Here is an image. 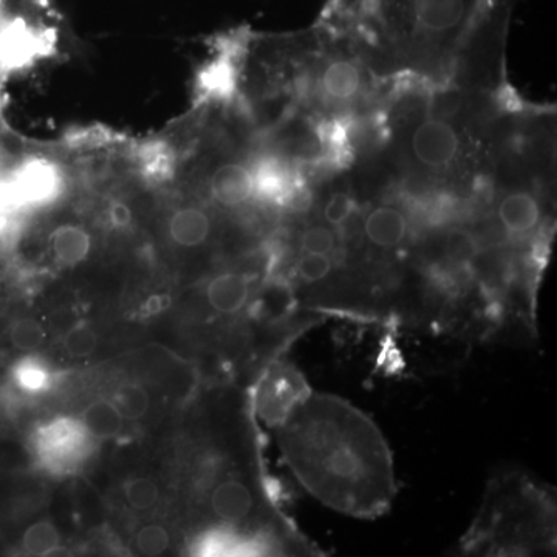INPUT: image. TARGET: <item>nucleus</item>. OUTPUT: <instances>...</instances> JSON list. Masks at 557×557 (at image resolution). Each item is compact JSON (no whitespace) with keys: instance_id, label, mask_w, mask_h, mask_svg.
<instances>
[{"instance_id":"20e7f679","label":"nucleus","mask_w":557,"mask_h":557,"mask_svg":"<svg viewBox=\"0 0 557 557\" xmlns=\"http://www.w3.org/2000/svg\"><path fill=\"white\" fill-rule=\"evenodd\" d=\"M311 394L306 380L292 368L271 370L259 387L258 409L270 426H281L293 409Z\"/></svg>"},{"instance_id":"412c9836","label":"nucleus","mask_w":557,"mask_h":557,"mask_svg":"<svg viewBox=\"0 0 557 557\" xmlns=\"http://www.w3.org/2000/svg\"><path fill=\"white\" fill-rule=\"evenodd\" d=\"M124 497L131 508L146 511L159 502L160 491L156 482L146 478L132 479L124 485Z\"/></svg>"},{"instance_id":"ddd939ff","label":"nucleus","mask_w":557,"mask_h":557,"mask_svg":"<svg viewBox=\"0 0 557 557\" xmlns=\"http://www.w3.org/2000/svg\"><path fill=\"white\" fill-rule=\"evenodd\" d=\"M362 86L361 70L348 60L330 61L322 70L321 89L329 100L346 102L354 100Z\"/></svg>"},{"instance_id":"9b49d317","label":"nucleus","mask_w":557,"mask_h":557,"mask_svg":"<svg viewBox=\"0 0 557 557\" xmlns=\"http://www.w3.org/2000/svg\"><path fill=\"white\" fill-rule=\"evenodd\" d=\"M211 193L223 207H240L255 196L252 172L242 164H223L212 174Z\"/></svg>"},{"instance_id":"bb28decb","label":"nucleus","mask_w":557,"mask_h":557,"mask_svg":"<svg viewBox=\"0 0 557 557\" xmlns=\"http://www.w3.org/2000/svg\"><path fill=\"white\" fill-rule=\"evenodd\" d=\"M110 220L115 223L116 226L129 225L132 214L131 209L124 203H113L109 211Z\"/></svg>"},{"instance_id":"39448f33","label":"nucleus","mask_w":557,"mask_h":557,"mask_svg":"<svg viewBox=\"0 0 557 557\" xmlns=\"http://www.w3.org/2000/svg\"><path fill=\"white\" fill-rule=\"evenodd\" d=\"M409 146L418 163L431 170H443L456 160L460 138L448 121L429 116L412 132Z\"/></svg>"},{"instance_id":"b1692460","label":"nucleus","mask_w":557,"mask_h":557,"mask_svg":"<svg viewBox=\"0 0 557 557\" xmlns=\"http://www.w3.org/2000/svg\"><path fill=\"white\" fill-rule=\"evenodd\" d=\"M135 542H137V548L143 555L160 556L170 548L171 537L163 527L150 523V525L143 527L138 531Z\"/></svg>"},{"instance_id":"6ab92c4d","label":"nucleus","mask_w":557,"mask_h":557,"mask_svg":"<svg viewBox=\"0 0 557 557\" xmlns=\"http://www.w3.org/2000/svg\"><path fill=\"white\" fill-rule=\"evenodd\" d=\"M112 401L115 403L124 420L129 421H137L145 417L150 408L148 392L135 383H126L116 388Z\"/></svg>"},{"instance_id":"6e6552de","label":"nucleus","mask_w":557,"mask_h":557,"mask_svg":"<svg viewBox=\"0 0 557 557\" xmlns=\"http://www.w3.org/2000/svg\"><path fill=\"white\" fill-rule=\"evenodd\" d=\"M251 299V282L236 271L220 273L209 281L207 287L208 306L222 317L239 314Z\"/></svg>"},{"instance_id":"1a4fd4ad","label":"nucleus","mask_w":557,"mask_h":557,"mask_svg":"<svg viewBox=\"0 0 557 557\" xmlns=\"http://www.w3.org/2000/svg\"><path fill=\"white\" fill-rule=\"evenodd\" d=\"M541 219V203L528 190H512L498 201V223L511 236H525L537 228Z\"/></svg>"},{"instance_id":"0eeeda50","label":"nucleus","mask_w":557,"mask_h":557,"mask_svg":"<svg viewBox=\"0 0 557 557\" xmlns=\"http://www.w3.org/2000/svg\"><path fill=\"white\" fill-rule=\"evenodd\" d=\"M256 502L258 500L252 487L239 478L220 480L218 485L212 487L209 496L212 515L233 533L234 527H239L252 518Z\"/></svg>"},{"instance_id":"a211bd4d","label":"nucleus","mask_w":557,"mask_h":557,"mask_svg":"<svg viewBox=\"0 0 557 557\" xmlns=\"http://www.w3.org/2000/svg\"><path fill=\"white\" fill-rule=\"evenodd\" d=\"M61 537L49 520L33 523L22 537V548L33 556H47L60 548Z\"/></svg>"},{"instance_id":"aec40b11","label":"nucleus","mask_w":557,"mask_h":557,"mask_svg":"<svg viewBox=\"0 0 557 557\" xmlns=\"http://www.w3.org/2000/svg\"><path fill=\"white\" fill-rule=\"evenodd\" d=\"M46 339L42 325L32 318L17 319L10 329V343L16 350L32 354L38 350Z\"/></svg>"},{"instance_id":"423d86ee","label":"nucleus","mask_w":557,"mask_h":557,"mask_svg":"<svg viewBox=\"0 0 557 557\" xmlns=\"http://www.w3.org/2000/svg\"><path fill=\"white\" fill-rule=\"evenodd\" d=\"M10 190L17 208L44 207L60 196L61 172L51 161L33 160L22 168Z\"/></svg>"},{"instance_id":"dca6fc26","label":"nucleus","mask_w":557,"mask_h":557,"mask_svg":"<svg viewBox=\"0 0 557 557\" xmlns=\"http://www.w3.org/2000/svg\"><path fill=\"white\" fill-rule=\"evenodd\" d=\"M252 172L255 194L262 199L281 201L295 183L289 178L287 168L277 160L267 159L256 164Z\"/></svg>"},{"instance_id":"4be33fe9","label":"nucleus","mask_w":557,"mask_h":557,"mask_svg":"<svg viewBox=\"0 0 557 557\" xmlns=\"http://www.w3.org/2000/svg\"><path fill=\"white\" fill-rule=\"evenodd\" d=\"M300 249L309 255H332L336 248V234L327 226L314 225L300 236Z\"/></svg>"},{"instance_id":"f3484780","label":"nucleus","mask_w":557,"mask_h":557,"mask_svg":"<svg viewBox=\"0 0 557 557\" xmlns=\"http://www.w3.org/2000/svg\"><path fill=\"white\" fill-rule=\"evenodd\" d=\"M13 379L21 391L40 394L53 383V372L40 359L27 357L17 362L13 370Z\"/></svg>"},{"instance_id":"393cba45","label":"nucleus","mask_w":557,"mask_h":557,"mask_svg":"<svg viewBox=\"0 0 557 557\" xmlns=\"http://www.w3.org/2000/svg\"><path fill=\"white\" fill-rule=\"evenodd\" d=\"M333 270V260L327 255H309L304 252L302 258L296 263V271L302 281L309 284L324 281Z\"/></svg>"},{"instance_id":"a878e982","label":"nucleus","mask_w":557,"mask_h":557,"mask_svg":"<svg viewBox=\"0 0 557 557\" xmlns=\"http://www.w3.org/2000/svg\"><path fill=\"white\" fill-rule=\"evenodd\" d=\"M355 207L357 205H355L354 197L346 193H336L325 201L322 215H324L329 225L339 228V226L346 225L351 215L355 214Z\"/></svg>"},{"instance_id":"f8f14e48","label":"nucleus","mask_w":557,"mask_h":557,"mask_svg":"<svg viewBox=\"0 0 557 557\" xmlns=\"http://www.w3.org/2000/svg\"><path fill=\"white\" fill-rule=\"evenodd\" d=\"M211 233V218L201 208H180L170 220V236L178 247L199 248L207 244Z\"/></svg>"},{"instance_id":"9d476101","label":"nucleus","mask_w":557,"mask_h":557,"mask_svg":"<svg viewBox=\"0 0 557 557\" xmlns=\"http://www.w3.org/2000/svg\"><path fill=\"white\" fill-rule=\"evenodd\" d=\"M364 233L373 247L381 249L401 247L408 239V215L395 207L373 208L366 218Z\"/></svg>"},{"instance_id":"f257e3e1","label":"nucleus","mask_w":557,"mask_h":557,"mask_svg":"<svg viewBox=\"0 0 557 557\" xmlns=\"http://www.w3.org/2000/svg\"><path fill=\"white\" fill-rule=\"evenodd\" d=\"M278 428L289 468L322 505L359 519L391 509L394 458L372 418L346 399L311 392Z\"/></svg>"},{"instance_id":"2eb2a0df","label":"nucleus","mask_w":557,"mask_h":557,"mask_svg":"<svg viewBox=\"0 0 557 557\" xmlns=\"http://www.w3.org/2000/svg\"><path fill=\"white\" fill-rule=\"evenodd\" d=\"M81 423L95 440L115 438L123 429L124 418L112 399H95L79 417Z\"/></svg>"},{"instance_id":"4468645a","label":"nucleus","mask_w":557,"mask_h":557,"mask_svg":"<svg viewBox=\"0 0 557 557\" xmlns=\"http://www.w3.org/2000/svg\"><path fill=\"white\" fill-rule=\"evenodd\" d=\"M51 252L65 267H75L89 256L91 237L83 226L61 225L51 233Z\"/></svg>"},{"instance_id":"5701e85b","label":"nucleus","mask_w":557,"mask_h":557,"mask_svg":"<svg viewBox=\"0 0 557 557\" xmlns=\"http://www.w3.org/2000/svg\"><path fill=\"white\" fill-rule=\"evenodd\" d=\"M98 347V336L87 325H76L69 330L64 338V350L72 358L90 357Z\"/></svg>"},{"instance_id":"f03ea898","label":"nucleus","mask_w":557,"mask_h":557,"mask_svg":"<svg viewBox=\"0 0 557 557\" xmlns=\"http://www.w3.org/2000/svg\"><path fill=\"white\" fill-rule=\"evenodd\" d=\"M556 511L548 491L518 472L487 485L485 502L463 537L467 555L525 556L555 548Z\"/></svg>"},{"instance_id":"7ed1b4c3","label":"nucleus","mask_w":557,"mask_h":557,"mask_svg":"<svg viewBox=\"0 0 557 557\" xmlns=\"http://www.w3.org/2000/svg\"><path fill=\"white\" fill-rule=\"evenodd\" d=\"M94 437L79 418L60 417L39 428L35 446L40 463L57 474H67L89 457Z\"/></svg>"}]
</instances>
